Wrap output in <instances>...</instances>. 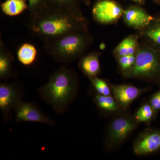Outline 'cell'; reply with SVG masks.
<instances>
[{"label":"cell","instance_id":"obj_1","mask_svg":"<svg viewBox=\"0 0 160 160\" xmlns=\"http://www.w3.org/2000/svg\"><path fill=\"white\" fill-rule=\"evenodd\" d=\"M31 34L44 41L76 32L87 31L88 22L81 12L49 6L30 18Z\"/></svg>","mask_w":160,"mask_h":160},{"label":"cell","instance_id":"obj_2","mask_svg":"<svg viewBox=\"0 0 160 160\" xmlns=\"http://www.w3.org/2000/svg\"><path fill=\"white\" fill-rule=\"evenodd\" d=\"M78 78L73 70L62 66L38 90L40 97L58 114H64L76 98Z\"/></svg>","mask_w":160,"mask_h":160},{"label":"cell","instance_id":"obj_3","mask_svg":"<svg viewBox=\"0 0 160 160\" xmlns=\"http://www.w3.org/2000/svg\"><path fill=\"white\" fill-rule=\"evenodd\" d=\"M91 42L87 31L76 32L46 41L44 49L57 62L69 63L81 58Z\"/></svg>","mask_w":160,"mask_h":160},{"label":"cell","instance_id":"obj_4","mask_svg":"<svg viewBox=\"0 0 160 160\" xmlns=\"http://www.w3.org/2000/svg\"><path fill=\"white\" fill-rule=\"evenodd\" d=\"M160 75V56L153 48L139 47L134 65L126 75L128 77L152 79Z\"/></svg>","mask_w":160,"mask_h":160},{"label":"cell","instance_id":"obj_5","mask_svg":"<svg viewBox=\"0 0 160 160\" xmlns=\"http://www.w3.org/2000/svg\"><path fill=\"white\" fill-rule=\"evenodd\" d=\"M138 124L134 116L129 115H120L115 117L108 128L106 146L108 148L119 146L136 129Z\"/></svg>","mask_w":160,"mask_h":160},{"label":"cell","instance_id":"obj_6","mask_svg":"<svg viewBox=\"0 0 160 160\" xmlns=\"http://www.w3.org/2000/svg\"><path fill=\"white\" fill-rule=\"evenodd\" d=\"M16 83H1L0 84V110L5 123L11 117V111L22 100V91Z\"/></svg>","mask_w":160,"mask_h":160},{"label":"cell","instance_id":"obj_7","mask_svg":"<svg viewBox=\"0 0 160 160\" xmlns=\"http://www.w3.org/2000/svg\"><path fill=\"white\" fill-rule=\"evenodd\" d=\"M14 118L16 122H32L54 126L55 122L47 116L34 103L22 100L15 107Z\"/></svg>","mask_w":160,"mask_h":160},{"label":"cell","instance_id":"obj_8","mask_svg":"<svg viewBox=\"0 0 160 160\" xmlns=\"http://www.w3.org/2000/svg\"><path fill=\"white\" fill-rule=\"evenodd\" d=\"M123 11L121 6L112 0H100L93 6L92 16L98 23L102 24H112L122 17Z\"/></svg>","mask_w":160,"mask_h":160},{"label":"cell","instance_id":"obj_9","mask_svg":"<svg viewBox=\"0 0 160 160\" xmlns=\"http://www.w3.org/2000/svg\"><path fill=\"white\" fill-rule=\"evenodd\" d=\"M160 150V129H148L143 131L135 141L133 152L138 156L147 155Z\"/></svg>","mask_w":160,"mask_h":160},{"label":"cell","instance_id":"obj_10","mask_svg":"<svg viewBox=\"0 0 160 160\" xmlns=\"http://www.w3.org/2000/svg\"><path fill=\"white\" fill-rule=\"evenodd\" d=\"M112 94L122 111L129 108L133 101L149 90L148 88H140L129 84L111 85Z\"/></svg>","mask_w":160,"mask_h":160},{"label":"cell","instance_id":"obj_11","mask_svg":"<svg viewBox=\"0 0 160 160\" xmlns=\"http://www.w3.org/2000/svg\"><path fill=\"white\" fill-rule=\"evenodd\" d=\"M122 17L127 26L142 31L149 26L155 19L144 9L135 6L124 10Z\"/></svg>","mask_w":160,"mask_h":160},{"label":"cell","instance_id":"obj_12","mask_svg":"<svg viewBox=\"0 0 160 160\" xmlns=\"http://www.w3.org/2000/svg\"><path fill=\"white\" fill-rule=\"evenodd\" d=\"M100 53L97 52L83 55L80 59L78 66L83 74L89 79L98 76L101 72Z\"/></svg>","mask_w":160,"mask_h":160},{"label":"cell","instance_id":"obj_13","mask_svg":"<svg viewBox=\"0 0 160 160\" xmlns=\"http://www.w3.org/2000/svg\"><path fill=\"white\" fill-rule=\"evenodd\" d=\"M14 58L2 41L0 44V79L6 81L12 76Z\"/></svg>","mask_w":160,"mask_h":160},{"label":"cell","instance_id":"obj_14","mask_svg":"<svg viewBox=\"0 0 160 160\" xmlns=\"http://www.w3.org/2000/svg\"><path fill=\"white\" fill-rule=\"evenodd\" d=\"M138 48V37L136 35H130L116 47L113 54L116 58L123 56L135 54Z\"/></svg>","mask_w":160,"mask_h":160},{"label":"cell","instance_id":"obj_15","mask_svg":"<svg viewBox=\"0 0 160 160\" xmlns=\"http://www.w3.org/2000/svg\"><path fill=\"white\" fill-rule=\"evenodd\" d=\"M142 35L152 46L160 49V19L154 20L142 31Z\"/></svg>","mask_w":160,"mask_h":160},{"label":"cell","instance_id":"obj_16","mask_svg":"<svg viewBox=\"0 0 160 160\" xmlns=\"http://www.w3.org/2000/svg\"><path fill=\"white\" fill-rule=\"evenodd\" d=\"M37 50L33 45L26 43L18 49L17 58L19 62L24 66H30L33 64L37 56Z\"/></svg>","mask_w":160,"mask_h":160},{"label":"cell","instance_id":"obj_17","mask_svg":"<svg viewBox=\"0 0 160 160\" xmlns=\"http://www.w3.org/2000/svg\"><path fill=\"white\" fill-rule=\"evenodd\" d=\"M1 9L6 15L15 16L28 9L26 0H6L1 5Z\"/></svg>","mask_w":160,"mask_h":160},{"label":"cell","instance_id":"obj_18","mask_svg":"<svg viewBox=\"0 0 160 160\" xmlns=\"http://www.w3.org/2000/svg\"><path fill=\"white\" fill-rule=\"evenodd\" d=\"M94 102L98 108L102 111L117 112L122 111L112 96H105L97 93Z\"/></svg>","mask_w":160,"mask_h":160},{"label":"cell","instance_id":"obj_19","mask_svg":"<svg viewBox=\"0 0 160 160\" xmlns=\"http://www.w3.org/2000/svg\"><path fill=\"white\" fill-rule=\"evenodd\" d=\"M157 114L150 103L148 102L143 104L137 110L133 116L138 123H148L154 118Z\"/></svg>","mask_w":160,"mask_h":160},{"label":"cell","instance_id":"obj_20","mask_svg":"<svg viewBox=\"0 0 160 160\" xmlns=\"http://www.w3.org/2000/svg\"><path fill=\"white\" fill-rule=\"evenodd\" d=\"M48 6L81 12L78 0H46Z\"/></svg>","mask_w":160,"mask_h":160},{"label":"cell","instance_id":"obj_21","mask_svg":"<svg viewBox=\"0 0 160 160\" xmlns=\"http://www.w3.org/2000/svg\"><path fill=\"white\" fill-rule=\"evenodd\" d=\"M92 85L98 94L102 95H111V86H109L106 81L98 76L89 79Z\"/></svg>","mask_w":160,"mask_h":160},{"label":"cell","instance_id":"obj_22","mask_svg":"<svg viewBox=\"0 0 160 160\" xmlns=\"http://www.w3.org/2000/svg\"><path fill=\"white\" fill-rule=\"evenodd\" d=\"M121 70L125 76L132 69L135 61V54L127 55L117 58Z\"/></svg>","mask_w":160,"mask_h":160},{"label":"cell","instance_id":"obj_23","mask_svg":"<svg viewBox=\"0 0 160 160\" xmlns=\"http://www.w3.org/2000/svg\"><path fill=\"white\" fill-rule=\"evenodd\" d=\"M28 5L30 18L39 13L48 7L46 0H26Z\"/></svg>","mask_w":160,"mask_h":160},{"label":"cell","instance_id":"obj_24","mask_svg":"<svg viewBox=\"0 0 160 160\" xmlns=\"http://www.w3.org/2000/svg\"><path fill=\"white\" fill-rule=\"evenodd\" d=\"M148 102L150 103L157 113L159 112L160 111V90L152 95Z\"/></svg>","mask_w":160,"mask_h":160},{"label":"cell","instance_id":"obj_25","mask_svg":"<svg viewBox=\"0 0 160 160\" xmlns=\"http://www.w3.org/2000/svg\"><path fill=\"white\" fill-rule=\"evenodd\" d=\"M132 1L138 3V4H141V5L143 4L144 3V0H132Z\"/></svg>","mask_w":160,"mask_h":160},{"label":"cell","instance_id":"obj_26","mask_svg":"<svg viewBox=\"0 0 160 160\" xmlns=\"http://www.w3.org/2000/svg\"><path fill=\"white\" fill-rule=\"evenodd\" d=\"M86 5H89L90 3V0H82Z\"/></svg>","mask_w":160,"mask_h":160}]
</instances>
